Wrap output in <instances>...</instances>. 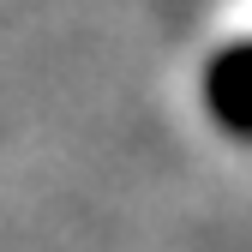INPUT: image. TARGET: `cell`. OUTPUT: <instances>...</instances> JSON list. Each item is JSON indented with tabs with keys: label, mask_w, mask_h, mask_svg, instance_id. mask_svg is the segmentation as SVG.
<instances>
[{
	"label": "cell",
	"mask_w": 252,
	"mask_h": 252,
	"mask_svg": "<svg viewBox=\"0 0 252 252\" xmlns=\"http://www.w3.org/2000/svg\"><path fill=\"white\" fill-rule=\"evenodd\" d=\"M198 96H204V114L222 126L228 138L252 144V36L216 48V54L204 60Z\"/></svg>",
	"instance_id": "1"
}]
</instances>
